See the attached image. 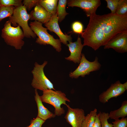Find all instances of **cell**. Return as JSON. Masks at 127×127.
I'll return each instance as SVG.
<instances>
[{"mask_svg":"<svg viewBox=\"0 0 127 127\" xmlns=\"http://www.w3.org/2000/svg\"><path fill=\"white\" fill-rule=\"evenodd\" d=\"M97 112V109L95 108L88 114L83 122L81 127H93Z\"/></svg>","mask_w":127,"mask_h":127,"instance_id":"obj_19","label":"cell"},{"mask_svg":"<svg viewBox=\"0 0 127 127\" xmlns=\"http://www.w3.org/2000/svg\"><path fill=\"white\" fill-rule=\"evenodd\" d=\"M67 0H59L57 8L58 21L61 22L65 18L66 16L68 14L66 11V7L67 4Z\"/></svg>","mask_w":127,"mask_h":127,"instance_id":"obj_18","label":"cell"},{"mask_svg":"<svg viewBox=\"0 0 127 127\" xmlns=\"http://www.w3.org/2000/svg\"><path fill=\"white\" fill-rule=\"evenodd\" d=\"M72 31L75 33L81 34L83 31V26L82 24L79 21H75L73 22L71 25Z\"/></svg>","mask_w":127,"mask_h":127,"instance_id":"obj_25","label":"cell"},{"mask_svg":"<svg viewBox=\"0 0 127 127\" xmlns=\"http://www.w3.org/2000/svg\"><path fill=\"white\" fill-rule=\"evenodd\" d=\"M115 14L120 16L127 14V0H120Z\"/></svg>","mask_w":127,"mask_h":127,"instance_id":"obj_22","label":"cell"},{"mask_svg":"<svg viewBox=\"0 0 127 127\" xmlns=\"http://www.w3.org/2000/svg\"><path fill=\"white\" fill-rule=\"evenodd\" d=\"M42 102L50 104L55 108L54 114L60 116L65 113V110L61 107V104L67 105L66 101L70 102L65 93L61 91L47 89L43 91V95L40 96Z\"/></svg>","mask_w":127,"mask_h":127,"instance_id":"obj_3","label":"cell"},{"mask_svg":"<svg viewBox=\"0 0 127 127\" xmlns=\"http://www.w3.org/2000/svg\"><path fill=\"white\" fill-rule=\"evenodd\" d=\"M11 24L9 20L5 22L2 30L1 37L8 45L16 49H21L24 43L23 31L18 25L14 27Z\"/></svg>","mask_w":127,"mask_h":127,"instance_id":"obj_2","label":"cell"},{"mask_svg":"<svg viewBox=\"0 0 127 127\" xmlns=\"http://www.w3.org/2000/svg\"><path fill=\"white\" fill-rule=\"evenodd\" d=\"M15 8L13 6H4L0 8V22L4 19L11 17Z\"/></svg>","mask_w":127,"mask_h":127,"instance_id":"obj_20","label":"cell"},{"mask_svg":"<svg viewBox=\"0 0 127 127\" xmlns=\"http://www.w3.org/2000/svg\"><path fill=\"white\" fill-rule=\"evenodd\" d=\"M109 115L110 118L115 120L120 118L125 117L127 115V101H123L119 108L111 111Z\"/></svg>","mask_w":127,"mask_h":127,"instance_id":"obj_16","label":"cell"},{"mask_svg":"<svg viewBox=\"0 0 127 127\" xmlns=\"http://www.w3.org/2000/svg\"><path fill=\"white\" fill-rule=\"evenodd\" d=\"M29 14L30 20H34L42 24H45L48 22L52 16L38 4L35 7L34 10Z\"/></svg>","mask_w":127,"mask_h":127,"instance_id":"obj_14","label":"cell"},{"mask_svg":"<svg viewBox=\"0 0 127 127\" xmlns=\"http://www.w3.org/2000/svg\"><path fill=\"white\" fill-rule=\"evenodd\" d=\"M98 114L101 127H113L112 124L109 123L108 121L110 118L109 113L100 112Z\"/></svg>","mask_w":127,"mask_h":127,"instance_id":"obj_21","label":"cell"},{"mask_svg":"<svg viewBox=\"0 0 127 127\" xmlns=\"http://www.w3.org/2000/svg\"><path fill=\"white\" fill-rule=\"evenodd\" d=\"M110 48L119 53L127 52V30L117 34L104 46L105 49Z\"/></svg>","mask_w":127,"mask_h":127,"instance_id":"obj_10","label":"cell"},{"mask_svg":"<svg viewBox=\"0 0 127 127\" xmlns=\"http://www.w3.org/2000/svg\"><path fill=\"white\" fill-rule=\"evenodd\" d=\"M113 127H127V118H122L115 120L112 122Z\"/></svg>","mask_w":127,"mask_h":127,"instance_id":"obj_27","label":"cell"},{"mask_svg":"<svg viewBox=\"0 0 127 127\" xmlns=\"http://www.w3.org/2000/svg\"><path fill=\"white\" fill-rule=\"evenodd\" d=\"M79 65L75 70L70 73L69 76L72 78L77 79L80 76L84 77L89 75L92 71L99 70L101 65L98 61V58L96 57L94 61L91 62L88 60L83 53L81 54V57Z\"/></svg>","mask_w":127,"mask_h":127,"instance_id":"obj_7","label":"cell"},{"mask_svg":"<svg viewBox=\"0 0 127 127\" xmlns=\"http://www.w3.org/2000/svg\"><path fill=\"white\" fill-rule=\"evenodd\" d=\"M29 25L31 29L38 36L36 43L40 45H50L57 52L61 51V46L60 40L55 39L53 36L47 32V29L43 26L42 23L34 21L31 22Z\"/></svg>","mask_w":127,"mask_h":127,"instance_id":"obj_5","label":"cell"},{"mask_svg":"<svg viewBox=\"0 0 127 127\" xmlns=\"http://www.w3.org/2000/svg\"><path fill=\"white\" fill-rule=\"evenodd\" d=\"M21 0H0V4L2 6H13L15 8L23 5Z\"/></svg>","mask_w":127,"mask_h":127,"instance_id":"obj_23","label":"cell"},{"mask_svg":"<svg viewBox=\"0 0 127 127\" xmlns=\"http://www.w3.org/2000/svg\"><path fill=\"white\" fill-rule=\"evenodd\" d=\"M105 1L107 2V8L110 9L111 11V13L115 14L120 0H105Z\"/></svg>","mask_w":127,"mask_h":127,"instance_id":"obj_24","label":"cell"},{"mask_svg":"<svg viewBox=\"0 0 127 127\" xmlns=\"http://www.w3.org/2000/svg\"><path fill=\"white\" fill-rule=\"evenodd\" d=\"M89 17L87 28L80 34L83 39V46L90 47L95 51L117 34L127 30V14H95Z\"/></svg>","mask_w":127,"mask_h":127,"instance_id":"obj_1","label":"cell"},{"mask_svg":"<svg viewBox=\"0 0 127 127\" xmlns=\"http://www.w3.org/2000/svg\"><path fill=\"white\" fill-rule=\"evenodd\" d=\"M93 127H101V122L98 114L96 115Z\"/></svg>","mask_w":127,"mask_h":127,"instance_id":"obj_29","label":"cell"},{"mask_svg":"<svg viewBox=\"0 0 127 127\" xmlns=\"http://www.w3.org/2000/svg\"><path fill=\"white\" fill-rule=\"evenodd\" d=\"M39 0H24L22 2L23 5L26 8L27 10H30L38 4Z\"/></svg>","mask_w":127,"mask_h":127,"instance_id":"obj_26","label":"cell"},{"mask_svg":"<svg viewBox=\"0 0 127 127\" xmlns=\"http://www.w3.org/2000/svg\"><path fill=\"white\" fill-rule=\"evenodd\" d=\"M58 19L57 14L52 16L49 21L44 24L47 29L50 31L55 33L58 36L61 43L67 45V42H72V38L71 35L64 34L60 29L58 24Z\"/></svg>","mask_w":127,"mask_h":127,"instance_id":"obj_12","label":"cell"},{"mask_svg":"<svg viewBox=\"0 0 127 127\" xmlns=\"http://www.w3.org/2000/svg\"><path fill=\"white\" fill-rule=\"evenodd\" d=\"M127 90V82L121 83L118 80L111 86L107 90L103 92L99 96V101L104 104L111 99L116 98L123 94Z\"/></svg>","mask_w":127,"mask_h":127,"instance_id":"obj_8","label":"cell"},{"mask_svg":"<svg viewBox=\"0 0 127 127\" xmlns=\"http://www.w3.org/2000/svg\"><path fill=\"white\" fill-rule=\"evenodd\" d=\"M30 16L28 13L25 7L23 5L15 8L12 15L9 17V20L13 27H16L17 24L22 27L24 37L26 38L36 37V35L28 24Z\"/></svg>","mask_w":127,"mask_h":127,"instance_id":"obj_4","label":"cell"},{"mask_svg":"<svg viewBox=\"0 0 127 127\" xmlns=\"http://www.w3.org/2000/svg\"><path fill=\"white\" fill-rule=\"evenodd\" d=\"M45 121L37 117L35 119L32 120L30 125L26 127H41Z\"/></svg>","mask_w":127,"mask_h":127,"instance_id":"obj_28","label":"cell"},{"mask_svg":"<svg viewBox=\"0 0 127 127\" xmlns=\"http://www.w3.org/2000/svg\"><path fill=\"white\" fill-rule=\"evenodd\" d=\"M1 6L0 4V7Z\"/></svg>","mask_w":127,"mask_h":127,"instance_id":"obj_30","label":"cell"},{"mask_svg":"<svg viewBox=\"0 0 127 127\" xmlns=\"http://www.w3.org/2000/svg\"><path fill=\"white\" fill-rule=\"evenodd\" d=\"M57 0H39L38 4L52 16L57 13Z\"/></svg>","mask_w":127,"mask_h":127,"instance_id":"obj_17","label":"cell"},{"mask_svg":"<svg viewBox=\"0 0 127 127\" xmlns=\"http://www.w3.org/2000/svg\"><path fill=\"white\" fill-rule=\"evenodd\" d=\"M67 4L68 7L80 8L85 12L87 17H90L96 14L101 2L100 0H67Z\"/></svg>","mask_w":127,"mask_h":127,"instance_id":"obj_9","label":"cell"},{"mask_svg":"<svg viewBox=\"0 0 127 127\" xmlns=\"http://www.w3.org/2000/svg\"><path fill=\"white\" fill-rule=\"evenodd\" d=\"M47 63L48 62L45 61L41 65L36 62L35 63L34 67L32 71L33 79L31 85L35 89L43 91L47 89L56 90L53 84L47 77L44 72V68Z\"/></svg>","mask_w":127,"mask_h":127,"instance_id":"obj_6","label":"cell"},{"mask_svg":"<svg viewBox=\"0 0 127 127\" xmlns=\"http://www.w3.org/2000/svg\"><path fill=\"white\" fill-rule=\"evenodd\" d=\"M35 99L38 109V114L37 117L44 121L48 119L55 117L56 116L55 114L50 111L44 106L36 89L35 90Z\"/></svg>","mask_w":127,"mask_h":127,"instance_id":"obj_15","label":"cell"},{"mask_svg":"<svg viewBox=\"0 0 127 127\" xmlns=\"http://www.w3.org/2000/svg\"><path fill=\"white\" fill-rule=\"evenodd\" d=\"M68 47L70 54L65 58L67 60L72 61L75 64H79L80 62L81 52L83 47L81 38L78 37L77 40L74 42H70L66 45Z\"/></svg>","mask_w":127,"mask_h":127,"instance_id":"obj_13","label":"cell"},{"mask_svg":"<svg viewBox=\"0 0 127 127\" xmlns=\"http://www.w3.org/2000/svg\"><path fill=\"white\" fill-rule=\"evenodd\" d=\"M68 108L65 116L67 122L72 127H81L86 116L84 111L79 108H72L69 105H66Z\"/></svg>","mask_w":127,"mask_h":127,"instance_id":"obj_11","label":"cell"}]
</instances>
